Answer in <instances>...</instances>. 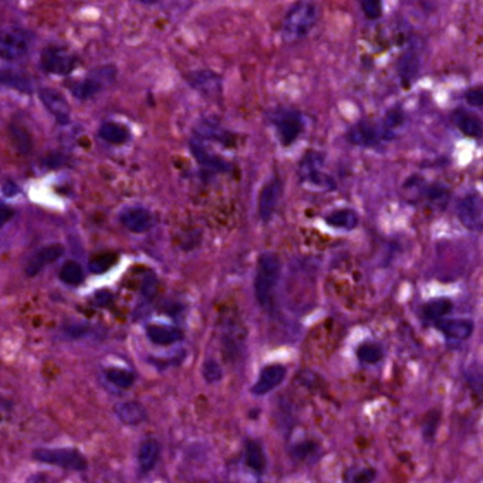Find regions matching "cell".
Here are the masks:
<instances>
[{
	"mask_svg": "<svg viewBox=\"0 0 483 483\" xmlns=\"http://www.w3.org/2000/svg\"><path fill=\"white\" fill-rule=\"evenodd\" d=\"M15 216L13 209L8 206H0V227H3L6 223H9Z\"/></svg>",
	"mask_w": 483,
	"mask_h": 483,
	"instance_id": "cell-43",
	"label": "cell"
},
{
	"mask_svg": "<svg viewBox=\"0 0 483 483\" xmlns=\"http://www.w3.org/2000/svg\"><path fill=\"white\" fill-rule=\"evenodd\" d=\"M117 70L114 67H101L94 70L82 81H78L70 87L73 95L78 100H89L98 94L103 88L115 80Z\"/></svg>",
	"mask_w": 483,
	"mask_h": 483,
	"instance_id": "cell-7",
	"label": "cell"
},
{
	"mask_svg": "<svg viewBox=\"0 0 483 483\" xmlns=\"http://www.w3.org/2000/svg\"><path fill=\"white\" fill-rule=\"evenodd\" d=\"M316 445L311 441H306V443H299L298 445H295L292 448V455L298 459H305L306 456H309L316 448Z\"/></svg>",
	"mask_w": 483,
	"mask_h": 483,
	"instance_id": "cell-41",
	"label": "cell"
},
{
	"mask_svg": "<svg viewBox=\"0 0 483 483\" xmlns=\"http://www.w3.org/2000/svg\"><path fill=\"white\" fill-rule=\"evenodd\" d=\"M319 17L318 6L311 2H298L289 8L282 23V36L288 43L298 41L309 34Z\"/></svg>",
	"mask_w": 483,
	"mask_h": 483,
	"instance_id": "cell-2",
	"label": "cell"
},
{
	"mask_svg": "<svg viewBox=\"0 0 483 483\" xmlns=\"http://www.w3.org/2000/svg\"><path fill=\"white\" fill-rule=\"evenodd\" d=\"M119 220L129 231L142 234L147 232L154 225V216L149 210L143 207H128L119 214Z\"/></svg>",
	"mask_w": 483,
	"mask_h": 483,
	"instance_id": "cell-16",
	"label": "cell"
},
{
	"mask_svg": "<svg viewBox=\"0 0 483 483\" xmlns=\"http://www.w3.org/2000/svg\"><path fill=\"white\" fill-rule=\"evenodd\" d=\"M30 47V36L22 29L9 27L0 31V59L9 61L24 57Z\"/></svg>",
	"mask_w": 483,
	"mask_h": 483,
	"instance_id": "cell-8",
	"label": "cell"
},
{
	"mask_svg": "<svg viewBox=\"0 0 483 483\" xmlns=\"http://www.w3.org/2000/svg\"><path fill=\"white\" fill-rule=\"evenodd\" d=\"M440 419H441V414L437 410H432L425 415L422 422V437L425 443H432L433 438H436Z\"/></svg>",
	"mask_w": 483,
	"mask_h": 483,
	"instance_id": "cell-33",
	"label": "cell"
},
{
	"mask_svg": "<svg viewBox=\"0 0 483 483\" xmlns=\"http://www.w3.org/2000/svg\"><path fill=\"white\" fill-rule=\"evenodd\" d=\"M436 326L447 337L454 341H466L473 333V322L469 319H441L436 322Z\"/></svg>",
	"mask_w": 483,
	"mask_h": 483,
	"instance_id": "cell-18",
	"label": "cell"
},
{
	"mask_svg": "<svg viewBox=\"0 0 483 483\" xmlns=\"http://www.w3.org/2000/svg\"><path fill=\"white\" fill-rule=\"evenodd\" d=\"M188 84L207 96H218L223 92V81L218 74L210 70H198L187 75Z\"/></svg>",
	"mask_w": 483,
	"mask_h": 483,
	"instance_id": "cell-13",
	"label": "cell"
},
{
	"mask_svg": "<svg viewBox=\"0 0 483 483\" xmlns=\"http://www.w3.org/2000/svg\"><path fill=\"white\" fill-rule=\"evenodd\" d=\"M298 176L304 186L318 191H332L336 188L334 179L325 172L323 155L311 151L299 162Z\"/></svg>",
	"mask_w": 483,
	"mask_h": 483,
	"instance_id": "cell-3",
	"label": "cell"
},
{
	"mask_svg": "<svg viewBox=\"0 0 483 483\" xmlns=\"http://www.w3.org/2000/svg\"><path fill=\"white\" fill-rule=\"evenodd\" d=\"M161 455V445L156 440L149 438L143 441L138 454V465L140 473H149L158 463Z\"/></svg>",
	"mask_w": 483,
	"mask_h": 483,
	"instance_id": "cell-21",
	"label": "cell"
},
{
	"mask_svg": "<svg viewBox=\"0 0 483 483\" xmlns=\"http://www.w3.org/2000/svg\"><path fill=\"white\" fill-rule=\"evenodd\" d=\"M203 377L207 382H218L223 378V369L216 360H207L203 366Z\"/></svg>",
	"mask_w": 483,
	"mask_h": 483,
	"instance_id": "cell-36",
	"label": "cell"
},
{
	"mask_svg": "<svg viewBox=\"0 0 483 483\" xmlns=\"http://www.w3.org/2000/svg\"><path fill=\"white\" fill-rule=\"evenodd\" d=\"M60 279L67 285H80L84 281V269L75 261H67L60 269Z\"/></svg>",
	"mask_w": 483,
	"mask_h": 483,
	"instance_id": "cell-31",
	"label": "cell"
},
{
	"mask_svg": "<svg viewBox=\"0 0 483 483\" xmlns=\"http://www.w3.org/2000/svg\"><path fill=\"white\" fill-rule=\"evenodd\" d=\"M465 100L468 104H470L472 107L480 108L483 105V92L480 87H473L470 89L466 91L465 94Z\"/></svg>",
	"mask_w": 483,
	"mask_h": 483,
	"instance_id": "cell-39",
	"label": "cell"
},
{
	"mask_svg": "<svg viewBox=\"0 0 483 483\" xmlns=\"http://www.w3.org/2000/svg\"><path fill=\"white\" fill-rule=\"evenodd\" d=\"M268 118L283 147L295 143L305 129L302 114L292 108H276L269 112Z\"/></svg>",
	"mask_w": 483,
	"mask_h": 483,
	"instance_id": "cell-4",
	"label": "cell"
},
{
	"mask_svg": "<svg viewBox=\"0 0 483 483\" xmlns=\"http://www.w3.org/2000/svg\"><path fill=\"white\" fill-rule=\"evenodd\" d=\"M147 334L152 343L161 345V346H169L183 339V332L180 329L172 327V326H162V325L148 326Z\"/></svg>",
	"mask_w": 483,
	"mask_h": 483,
	"instance_id": "cell-24",
	"label": "cell"
},
{
	"mask_svg": "<svg viewBox=\"0 0 483 483\" xmlns=\"http://www.w3.org/2000/svg\"><path fill=\"white\" fill-rule=\"evenodd\" d=\"M376 476H377V472L374 468H364L357 470L346 483H373Z\"/></svg>",
	"mask_w": 483,
	"mask_h": 483,
	"instance_id": "cell-38",
	"label": "cell"
},
{
	"mask_svg": "<svg viewBox=\"0 0 483 483\" xmlns=\"http://www.w3.org/2000/svg\"><path fill=\"white\" fill-rule=\"evenodd\" d=\"M456 214L463 227L479 232L483 227V203L477 193H470L456 205Z\"/></svg>",
	"mask_w": 483,
	"mask_h": 483,
	"instance_id": "cell-9",
	"label": "cell"
},
{
	"mask_svg": "<svg viewBox=\"0 0 483 483\" xmlns=\"http://www.w3.org/2000/svg\"><path fill=\"white\" fill-rule=\"evenodd\" d=\"M190 151L195 156V159L198 161V163L209 170V172H216V173H225L230 172L231 165L227 163L225 161H223L221 158H218L214 154H210L205 144L202 143V140H199L198 138H193L190 140Z\"/></svg>",
	"mask_w": 483,
	"mask_h": 483,
	"instance_id": "cell-14",
	"label": "cell"
},
{
	"mask_svg": "<svg viewBox=\"0 0 483 483\" xmlns=\"http://www.w3.org/2000/svg\"><path fill=\"white\" fill-rule=\"evenodd\" d=\"M156 285H158L156 276L154 274H148L147 278H144V281H143V288H142L143 295L147 298H152L155 295V291H156Z\"/></svg>",
	"mask_w": 483,
	"mask_h": 483,
	"instance_id": "cell-42",
	"label": "cell"
},
{
	"mask_svg": "<svg viewBox=\"0 0 483 483\" xmlns=\"http://www.w3.org/2000/svg\"><path fill=\"white\" fill-rule=\"evenodd\" d=\"M382 348L377 343H364L357 349V357L367 364H376L382 359Z\"/></svg>",
	"mask_w": 483,
	"mask_h": 483,
	"instance_id": "cell-34",
	"label": "cell"
},
{
	"mask_svg": "<svg viewBox=\"0 0 483 483\" xmlns=\"http://www.w3.org/2000/svg\"><path fill=\"white\" fill-rule=\"evenodd\" d=\"M286 376V369L282 364H269L265 366L255 384L251 387L253 394L255 396H265L274 389H276L278 385L283 381Z\"/></svg>",
	"mask_w": 483,
	"mask_h": 483,
	"instance_id": "cell-15",
	"label": "cell"
},
{
	"mask_svg": "<svg viewBox=\"0 0 483 483\" xmlns=\"http://www.w3.org/2000/svg\"><path fill=\"white\" fill-rule=\"evenodd\" d=\"M40 63L45 73L56 75H68L75 70L78 59L64 47L50 45L43 50Z\"/></svg>",
	"mask_w": 483,
	"mask_h": 483,
	"instance_id": "cell-6",
	"label": "cell"
},
{
	"mask_svg": "<svg viewBox=\"0 0 483 483\" xmlns=\"http://www.w3.org/2000/svg\"><path fill=\"white\" fill-rule=\"evenodd\" d=\"M0 87L13 88L20 92H31L33 84L31 81L22 73L13 70H0Z\"/></svg>",
	"mask_w": 483,
	"mask_h": 483,
	"instance_id": "cell-27",
	"label": "cell"
},
{
	"mask_svg": "<svg viewBox=\"0 0 483 483\" xmlns=\"http://www.w3.org/2000/svg\"><path fill=\"white\" fill-rule=\"evenodd\" d=\"M403 121H404L403 111L400 108H393L387 112V115H385L384 126L385 128H394V126H399L400 124H403Z\"/></svg>",
	"mask_w": 483,
	"mask_h": 483,
	"instance_id": "cell-40",
	"label": "cell"
},
{
	"mask_svg": "<svg viewBox=\"0 0 483 483\" xmlns=\"http://www.w3.org/2000/svg\"><path fill=\"white\" fill-rule=\"evenodd\" d=\"M10 139L15 144V148L20 152V154H29L31 151L33 142L31 138L29 135V132L17 125H10Z\"/></svg>",
	"mask_w": 483,
	"mask_h": 483,
	"instance_id": "cell-32",
	"label": "cell"
},
{
	"mask_svg": "<svg viewBox=\"0 0 483 483\" xmlns=\"http://www.w3.org/2000/svg\"><path fill=\"white\" fill-rule=\"evenodd\" d=\"M421 68V57L417 47L411 45L404 52L399 61V75L403 81V85L410 87L418 77Z\"/></svg>",
	"mask_w": 483,
	"mask_h": 483,
	"instance_id": "cell-17",
	"label": "cell"
},
{
	"mask_svg": "<svg viewBox=\"0 0 483 483\" xmlns=\"http://www.w3.org/2000/svg\"><path fill=\"white\" fill-rule=\"evenodd\" d=\"M452 308H454V305H452L451 299L438 298V299H432L428 304H425L422 308V312H424V316L426 319L437 322V320L445 319V316L452 311Z\"/></svg>",
	"mask_w": 483,
	"mask_h": 483,
	"instance_id": "cell-28",
	"label": "cell"
},
{
	"mask_svg": "<svg viewBox=\"0 0 483 483\" xmlns=\"http://www.w3.org/2000/svg\"><path fill=\"white\" fill-rule=\"evenodd\" d=\"M112 301V294L108 291H101L95 295V304L100 306H105Z\"/></svg>",
	"mask_w": 483,
	"mask_h": 483,
	"instance_id": "cell-44",
	"label": "cell"
},
{
	"mask_svg": "<svg viewBox=\"0 0 483 483\" xmlns=\"http://www.w3.org/2000/svg\"><path fill=\"white\" fill-rule=\"evenodd\" d=\"M282 193V183L278 177L269 179L260 191L258 216L262 223H269L276 211Z\"/></svg>",
	"mask_w": 483,
	"mask_h": 483,
	"instance_id": "cell-10",
	"label": "cell"
},
{
	"mask_svg": "<svg viewBox=\"0 0 483 483\" xmlns=\"http://www.w3.org/2000/svg\"><path fill=\"white\" fill-rule=\"evenodd\" d=\"M117 262V255L115 254H103L100 257H95L94 260H91L89 262V271L100 275L104 274L107 271H110Z\"/></svg>",
	"mask_w": 483,
	"mask_h": 483,
	"instance_id": "cell-35",
	"label": "cell"
},
{
	"mask_svg": "<svg viewBox=\"0 0 483 483\" xmlns=\"http://www.w3.org/2000/svg\"><path fill=\"white\" fill-rule=\"evenodd\" d=\"M105 377L112 385H115V387L122 389V390L131 389L135 382L133 373H131L128 370H122V369H108L105 371Z\"/></svg>",
	"mask_w": 483,
	"mask_h": 483,
	"instance_id": "cell-30",
	"label": "cell"
},
{
	"mask_svg": "<svg viewBox=\"0 0 483 483\" xmlns=\"http://www.w3.org/2000/svg\"><path fill=\"white\" fill-rule=\"evenodd\" d=\"M196 138L199 140L200 139L216 140L218 143L225 144V147H232L234 144V135L211 121H203L202 124L198 125Z\"/></svg>",
	"mask_w": 483,
	"mask_h": 483,
	"instance_id": "cell-23",
	"label": "cell"
},
{
	"mask_svg": "<svg viewBox=\"0 0 483 483\" xmlns=\"http://www.w3.org/2000/svg\"><path fill=\"white\" fill-rule=\"evenodd\" d=\"M381 135L378 132V129L376 126H373L369 122H357L353 128H350V131L348 132V139L349 142H352L353 144H357V147H374V144L378 143Z\"/></svg>",
	"mask_w": 483,
	"mask_h": 483,
	"instance_id": "cell-19",
	"label": "cell"
},
{
	"mask_svg": "<svg viewBox=\"0 0 483 483\" xmlns=\"http://www.w3.org/2000/svg\"><path fill=\"white\" fill-rule=\"evenodd\" d=\"M33 458L34 461L41 463L60 466L64 469H73L78 472L85 470L88 466L85 456L77 449L70 448H38L33 452Z\"/></svg>",
	"mask_w": 483,
	"mask_h": 483,
	"instance_id": "cell-5",
	"label": "cell"
},
{
	"mask_svg": "<svg viewBox=\"0 0 483 483\" xmlns=\"http://www.w3.org/2000/svg\"><path fill=\"white\" fill-rule=\"evenodd\" d=\"M364 16L370 20H377L382 15V5L377 0H363L360 3Z\"/></svg>",
	"mask_w": 483,
	"mask_h": 483,
	"instance_id": "cell-37",
	"label": "cell"
},
{
	"mask_svg": "<svg viewBox=\"0 0 483 483\" xmlns=\"http://www.w3.org/2000/svg\"><path fill=\"white\" fill-rule=\"evenodd\" d=\"M38 96H40V101L43 103V105L48 110V112H50L57 119L59 124L66 125L70 122L71 110H70L67 100L60 92H57L56 89H52V88H43V89H40Z\"/></svg>",
	"mask_w": 483,
	"mask_h": 483,
	"instance_id": "cell-12",
	"label": "cell"
},
{
	"mask_svg": "<svg viewBox=\"0 0 483 483\" xmlns=\"http://www.w3.org/2000/svg\"><path fill=\"white\" fill-rule=\"evenodd\" d=\"M64 247L59 243H53V244H47L41 248H38L33 255L31 258L29 260L26 268H24V272L26 275L29 276H36L37 274H40V271L47 267V265H50L53 264L54 261H57L59 258H61L64 255Z\"/></svg>",
	"mask_w": 483,
	"mask_h": 483,
	"instance_id": "cell-11",
	"label": "cell"
},
{
	"mask_svg": "<svg viewBox=\"0 0 483 483\" xmlns=\"http://www.w3.org/2000/svg\"><path fill=\"white\" fill-rule=\"evenodd\" d=\"M281 276V260L276 253L265 251L258 257L254 278V294L258 304L269 306Z\"/></svg>",
	"mask_w": 483,
	"mask_h": 483,
	"instance_id": "cell-1",
	"label": "cell"
},
{
	"mask_svg": "<svg viewBox=\"0 0 483 483\" xmlns=\"http://www.w3.org/2000/svg\"><path fill=\"white\" fill-rule=\"evenodd\" d=\"M100 136L108 143L122 144L129 139V131L117 122H107L100 128Z\"/></svg>",
	"mask_w": 483,
	"mask_h": 483,
	"instance_id": "cell-29",
	"label": "cell"
},
{
	"mask_svg": "<svg viewBox=\"0 0 483 483\" xmlns=\"http://www.w3.org/2000/svg\"><path fill=\"white\" fill-rule=\"evenodd\" d=\"M115 415L125 425H139L148 418L147 410L136 401H125L115 406Z\"/></svg>",
	"mask_w": 483,
	"mask_h": 483,
	"instance_id": "cell-22",
	"label": "cell"
},
{
	"mask_svg": "<svg viewBox=\"0 0 483 483\" xmlns=\"http://www.w3.org/2000/svg\"><path fill=\"white\" fill-rule=\"evenodd\" d=\"M452 119H454V124L456 125V128L463 135H466L469 138H475V139H479L482 136V132H483L482 122L476 115L468 112L463 108H458L454 111Z\"/></svg>",
	"mask_w": 483,
	"mask_h": 483,
	"instance_id": "cell-25",
	"label": "cell"
},
{
	"mask_svg": "<svg viewBox=\"0 0 483 483\" xmlns=\"http://www.w3.org/2000/svg\"><path fill=\"white\" fill-rule=\"evenodd\" d=\"M325 223L336 230L353 231L360 223V217L353 209H337L325 217Z\"/></svg>",
	"mask_w": 483,
	"mask_h": 483,
	"instance_id": "cell-20",
	"label": "cell"
},
{
	"mask_svg": "<svg viewBox=\"0 0 483 483\" xmlns=\"http://www.w3.org/2000/svg\"><path fill=\"white\" fill-rule=\"evenodd\" d=\"M246 463L254 472L262 473L267 468V456L264 448L258 441H247L246 443Z\"/></svg>",
	"mask_w": 483,
	"mask_h": 483,
	"instance_id": "cell-26",
	"label": "cell"
}]
</instances>
